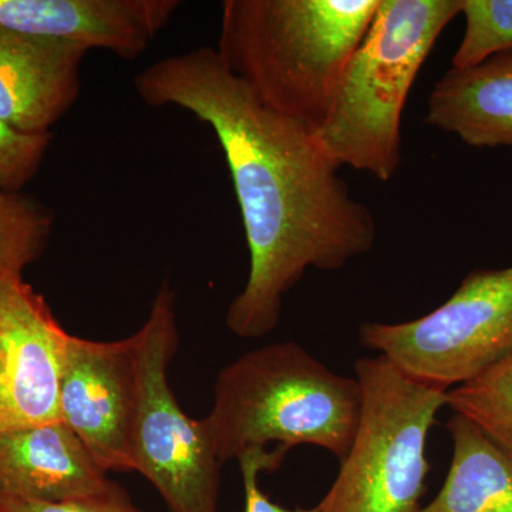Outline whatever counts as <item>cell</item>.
Here are the masks:
<instances>
[{
	"instance_id": "1",
	"label": "cell",
	"mask_w": 512,
	"mask_h": 512,
	"mask_svg": "<svg viewBox=\"0 0 512 512\" xmlns=\"http://www.w3.org/2000/svg\"><path fill=\"white\" fill-rule=\"evenodd\" d=\"M134 87L148 106L197 117L222 148L249 251L247 284L225 316L237 338L269 335L309 269L339 271L375 247V215L353 197L315 128L266 107L217 50L157 60Z\"/></svg>"
},
{
	"instance_id": "2",
	"label": "cell",
	"mask_w": 512,
	"mask_h": 512,
	"mask_svg": "<svg viewBox=\"0 0 512 512\" xmlns=\"http://www.w3.org/2000/svg\"><path fill=\"white\" fill-rule=\"evenodd\" d=\"M380 0H225L222 62L269 109L318 130Z\"/></svg>"
},
{
	"instance_id": "3",
	"label": "cell",
	"mask_w": 512,
	"mask_h": 512,
	"mask_svg": "<svg viewBox=\"0 0 512 512\" xmlns=\"http://www.w3.org/2000/svg\"><path fill=\"white\" fill-rule=\"evenodd\" d=\"M362 389L295 342L249 350L221 370L205 427L221 464L248 451L322 448L343 460L359 427Z\"/></svg>"
},
{
	"instance_id": "4",
	"label": "cell",
	"mask_w": 512,
	"mask_h": 512,
	"mask_svg": "<svg viewBox=\"0 0 512 512\" xmlns=\"http://www.w3.org/2000/svg\"><path fill=\"white\" fill-rule=\"evenodd\" d=\"M461 0H380L346 67L328 117L316 130L338 167L392 180L402 165V119L417 74Z\"/></svg>"
},
{
	"instance_id": "5",
	"label": "cell",
	"mask_w": 512,
	"mask_h": 512,
	"mask_svg": "<svg viewBox=\"0 0 512 512\" xmlns=\"http://www.w3.org/2000/svg\"><path fill=\"white\" fill-rule=\"evenodd\" d=\"M359 427L322 512H420L430 473L427 439L446 390L413 379L382 355L360 357Z\"/></svg>"
},
{
	"instance_id": "6",
	"label": "cell",
	"mask_w": 512,
	"mask_h": 512,
	"mask_svg": "<svg viewBox=\"0 0 512 512\" xmlns=\"http://www.w3.org/2000/svg\"><path fill=\"white\" fill-rule=\"evenodd\" d=\"M136 336L140 390L134 471L153 484L168 512H218L222 464L204 419L184 413L168 380L178 349L175 293L168 282L158 289Z\"/></svg>"
},
{
	"instance_id": "7",
	"label": "cell",
	"mask_w": 512,
	"mask_h": 512,
	"mask_svg": "<svg viewBox=\"0 0 512 512\" xmlns=\"http://www.w3.org/2000/svg\"><path fill=\"white\" fill-rule=\"evenodd\" d=\"M359 340L421 383L448 392L470 382L512 355V265L474 269L419 319L362 323Z\"/></svg>"
},
{
	"instance_id": "8",
	"label": "cell",
	"mask_w": 512,
	"mask_h": 512,
	"mask_svg": "<svg viewBox=\"0 0 512 512\" xmlns=\"http://www.w3.org/2000/svg\"><path fill=\"white\" fill-rule=\"evenodd\" d=\"M138 390L136 333L114 342L70 335L60 382V421L107 473L134 471Z\"/></svg>"
},
{
	"instance_id": "9",
	"label": "cell",
	"mask_w": 512,
	"mask_h": 512,
	"mask_svg": "<svg viewBox=\"0 0 512 512\" xmlns=\"http://www.w3.org/2000/svg\"><path fill=\"white\" fill-rule=\"evenodd\" d=\"M69 338L22 274L0 275V434L60 421Z\"/></svg>"
},
{
	"instance_id": "10",
	"label": "cell",
	"mask_w": 512,
	"mask_h": 512,
	"mask_svg": "<svg viewBox=\"0 0 512 512\" xmlns=\"http://www.w3.org/2000/svg\"><path fill=\"white\" fill-rule=\"evenodd\" d=\"M180 6L178 0H0V28L133 60Z\"/></svg>"
},
{
	"instance_id": "11",
	"label": "cell",
	"mask_w": 512,
	"mask_h": 512,
	"mask_svg": "<svg viewBox=\"0 0 512 512\" xmlns=\"http://www.w3.org/2000/svg\"><path fill=\"white\" fill-rule=\"evenodd\" d=\"M86 50L0 28V120L47 134L76 103Z\"/></svg>"
},
{
	"instance_id": "12",
	"label": "cell",
	"mask_w": 512,
	"mask_h": 512,
	"mask_svg": "<svg viewBox=\"0 0 512 512\" xmlns=\"http://www.w3.org/2000/svg\"><path fill=\"white\" fill-rule=\"evenodd\" d=\"M113 484L63 421L0 434V497L57 503Z\"/></svg>"
},
{
	"instance_id": "13",
	"label": "cell",
	"mask_w": 512,
	"mask_h": 512,
	"mask_svg": "<svg viewBox=\"0 0 512 512\" xmlns=\"http://www.w3.org/2000/svg\"><path fill=\"white\" fill-rule=\"evenodd\" d=\"M426 123L476 148H512V52L453 69L434 86Z\"/></svg>"
},
{
	"instance_id": "14",
	"label": "cell",
	"mask_w": 512,
	"mask_h": 512,
	"mask_svg": "<svg viewBox=\"0 0 512 512\" xmlns=\"http://www.w3.org/2000/svg\"><path fill=\"white\" fill-rule=\"evenodd\" d=\"M453 456L439 493L420 512H512V450L466 417L447 421Z\"/></svg>"
},
{
	"instance_id": "15",
	"label": "cell",
	"mask_w": 512,
	"mask_h": 512,
	"mask_svg": "<svg viewBox=\"0 0 512 512\" xmlns=\"http://www.w3.org/2000/svg\"><path fill=\"white\" fill-rule=\"evenodd\" d=\"M447 407L512 450V355L448 390Z\"/></svg>"
},
{
	"instance_id": "16",
	"label": "cell",
	"mask_w": 512,
	"mask_h": 512,
	"mask_svg": "<svg viewBox=\"0 0 512 512\" xmlns=\"http://www.w3.org/2000/svg\"><path fill=\"white\" fill-rule=\"evenodd\" d=\"M52 212L22 192L0 190V275L23 274L43 255L52 235Z\"/></svg>"
},
{
	"instance_id": "17",
	"label": "cell",
	"mask_w": 512,
	"mask_h": 512,
	"mask_svg": "<svg viewBox=\"0 0 512 512\" xmlns=\"http://www.w3.org/2000/svg\"><path fill=\"white\" fill-rule=\"evenodd\" d=\"M463 39L453 69H470L500 53L512 52V0H461Z\"/></svg>"
},
{
	"instance_id": "18",
	"label": "cell",
	"mask_w": 512,
	"mask_h": 512,
	"mask_svg": "<svg viewBox=\"0 0 512 512\" xmlns=\"http://www.w3.org/2000/svg\"><path fill=\"white\" fill-rule=\"evenodd\" d=\"M53 134H25L0 120V190L22 192L39 173Z\"/></svg>"
},
{
	"instance_id": "19",
	"label": "cell",
	"mask_w": 512,
	"mask_h": 512,
	"mask_svg": "<svg viewBox=\"0 0 512 512\" xmlns=\"http://www.w3.org/2000/svg\"><path fill=\"white\" fill-rule=\"evenodd\" d=\"M0 512H143L130 500L126 490L114 483L103 493L73 498V500L43 503L0 497Z\"/></svg>"
},
{
	"instance_id": "20",
	"label": "cell",
	"mask_w": 512,
	"mask_h": 512,
	"mask_svg": "<svg viewBox=\"0 0 512 512\" xmlns=\"http://www.w3.org/2000/svg\"><path fill=\"white\" fill-rule=\"evenodd\" d=\"M286 454L279 450L248 451L238 458L244 483V512H322L319 504L312 508H288L274 503L259 487V476L281 466Z\"/></svg>"
}]
</instances>
